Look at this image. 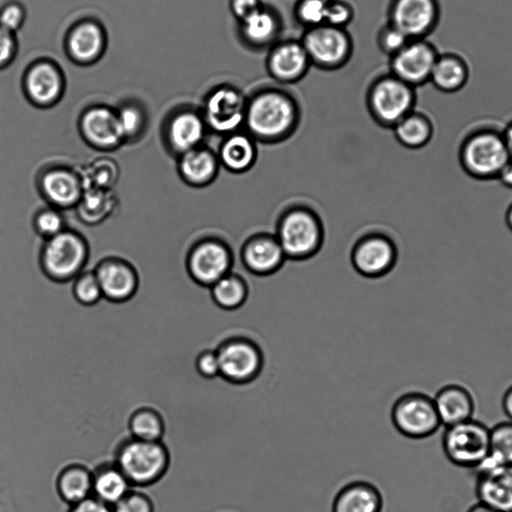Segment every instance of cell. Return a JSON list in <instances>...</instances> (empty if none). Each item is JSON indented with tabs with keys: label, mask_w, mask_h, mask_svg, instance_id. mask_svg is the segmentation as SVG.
I'll return each mask as SVG.
<instances>
[{
	"label": "cell",
	"mask_w": 512,
	"mask_h": 512,
	"mask_svg": "<svg viewBox=\"0 0 512 512\" xmlns=\"http://www.w3.org/2000/svg\"><path fill=\"white\" fill-rule=\"evenodd\" d=\"M257 157L252 138L243 133H231L222 143L218 160L229 171L242 173L249 170Z\"/></svg>",
	"instance_id": "31"
},
{
	"label": "cell",
	"mask_w": 512,
	"mask_h": 512,
	"mask_svg": "<svg viewBox=\"0 0 512 512\" xmlns=\"http://www.w3.org/2000/svg\"><path fill=\"white\" fill-rule=\"evenodd\" d=\"M22 88L26 99L37 108L55 106L65 91V78L61 68L49 59L32 63L25 71Z\"/></svg>",
	"instance_id": "12"
},
{
	"label": "cell",
	"mask_w": 512,
	"mask_h": 512,
	"mask_svg": "<svg viewBox=\"0 0 512 512\" xmlns=\"http://www.w3.org/2000/svg\"><path fill=\"white\" fill-rule=\"evenodd\" d=\"M368 107L374 118L384 126L393 128L414 110L415 88L390 74L377 78L367 95Z\"/></svg>",
	"instance_id": "5"
},
{
	"label": "cell",
	"mask_w": 512,
	"mask_h": 512,
	"mask_svg": "<svg viewBox=\"0 0 512 512\" xmlns=\"http://www.w3.org/2000/svg\"><path fill=\"white\" fill-rule=\"evenodd\" d=\"M299 110L294 98L277 88H264L247 100L244 124L261 140L285 137L296 124Z\"/></svg>",
	"instance_id": "1"
},
{
	"label": "cell",
	"mask_w": 512,
	"mask_h": 512,
	"mask_svg": "<svg viewBox=\"0 0 512 512\" xmlns=\"http://www.w3.org/2000/svg\"><path fill=\"white\" fill-rule=\"evenodd\" d=\"M26 19L25 8L15 0L4 1L0 5V26L16 34L21 30Z\"/></svg>",
	"instance_id": "41"
},
{
	"label": "cell",
	"mask_w": 512,
	"mask_h": 512,
	"mask_svg": "<svg viewBox=\"0 0 512 512\" xmlns=\"http://www.w3.org/2000/svg\"><path fill=\"white\" fill-rule=\"evenodd\" d=\"M502 409L510 421H512V385L505 391L502 397Z\"/></svg>",
	"instance_id": "50"
},
{
	"label": "cell",
	"mask_w": 512,
	"mask_h": 512,
	"mask_svg": "<svg viewBox=\"0 0 512 512\" xmlns=\"http://www.w3.org/2000/svg\"><path fill=\"white\" fill-rule=\"evenodd\" d=\"M505 223L508 229L512 232V203L508 206L505 212Z\"/></svg>",
	"instance_id": "53"
},
{
	"label": "cell",
	"mask_w": 512,
	"mask_h": 512,
	"mask_svg": "<svg viewBox=\"0 0 512 512\" xmlns=\"http://www.w3.org/2000/svg\"><path fill=\"white\" fill-rule=\"evenodd\" d=\"M17 51L16 34L0 26V71L7 69L14 62Z\"/></svg>",
	"instance_id": "46"
},
{
	"label": "cell",
	"mask_w": 512,
	"mask_h": 512,
	"mask_svg": "<svg viewBox=\"0 0 512 512\" xmlns=\"http://www.w3.org/2000/svg\"><path fill=\"white\" fill-rule=\"evenodd\" d=\"M397 141L409 149H421L427 146L434 136V124L431 118L415 109L393 126Z\"/></svg>",
	"instance_id": "33"
},
{
	"label": "cell",
	"mask_w": 512,
	"mask_h": 512,
	"mask_svg": "<svg viewBox=\"0 0 512 512\" xmlns=\"http://www.w3.org/2000/svg\"><path fill=\"white\" fill-rule=\"evenodd\" d=\"M263 5L262 0H229L230 12L238 22L260 9Z\"/></svg>",
	"instance_id": "47"
},
{
	"label": "cell",
	"mask_w": 512,
	"mask_h": 512,
	"mask_svg": "<svg viewBox=\"0 0 512 512\" xmlns=\"http://www.w3.org/2000/svg\"><path fill=\"white\" fill-rule=\"evenodd\" d=\"M502 130L482 126L469 131L458 148V161L462 170L480 181L497 179L509 161Z\"/></svg>",
	"instance_id": "2"
},
{
	"label": "cell",
	"mask_w": 512,
	"mask_h": 512,
	"mask_svg": "<svg viewBox=\"0 0 512 512\" xmlns=\"http://www.w3.org/2000/svg\"><path fill=\"white\" fill-rule=\"evenodd\" d=\"M438 0H392L389 22L408 38L426 39L438 25Z\"/></svg>",
	"instance_id": "14"
},
{
	"label": "cell",
	"mask_w": 512,
	"mask_h": 512,
	"mask_svg": "<svg viewBox=\"0 0 512 512\" xmlns=\"http://www.w3.org/2000/svg\"><path fill=\"white\" fill-rule=\"evenodd\" d=\"M92 473V496L110 506L132 489L130 482L115 463L100 465Z\"/></svg>",
	"instance_id": "30"
},
{
	"label": "cell",
	"mask_w": 512,
	"mask_h": 512,
	"mask_svg": "<svg viewBox=\"0 0 512 512\" xmlns=\"http://www.w3.org/2000/svg\"><path fill=\"white\" fill-rule=\"evenodd\" d=\"M113 512H155L154 504L145 493L132 488L112 506Z\"/></svg>",
	"instance_id": "42"
},
{
	"label": "cell",
	"mask_w": 512,
	"mask_h": 512,
	"mask_svg": "<svg viewBox=\"0 0 512 512\" xmlns=\"http://www.w3.org/2000/svg\"><path fill=\"white\" fill-rule=\"evenodd\" d=\"M490 428L477 420L445 427L442 449L454 465L476 469L489 454Z\"/></svg>",
	"instance_id": "4"
},
{
	"label": "cell",
	"mask_w": 512,
	"mask_h": 512,
	"mask_svg": "<svg viewBox=\"0 0 512 512\" xmlns=\"http://www.w3.org/2000/svg\"><path fill=\"white\" fill-rule=\"evenodd\" d=\"M80 129L84 138L100 149H112L123 140L116 110L106 105L87 108L80 118Z\"/></svg>",
	"instance_id": "19"
},
{
	"label": "cell",
	"mask_w": 512,
	"mask_h": 512,
	"mask_svg": "<svg viewBox=\"0 0 512 512\" xmlns=\"http://www.w3.org/2000/svg\"><path fill=\"white\" fill-rule=\"evenodd\" d=\"M322 237L321 226L309 211L295 209L281 220L276 236L286 256L305 258L317 250Z\"/></svg>",
	"instance_id": "10"
},
{
	"label": "cell",
	"mask_w": 512,
	"mask_h": 512,
	"mask_svg": "<svg viewBox=\"0 0 512 512\" xmlns=\"http://www.w3.org/2000/svg\"><path fill=\"white\" fill-rule=\"evenodd\" d=\"M439 56L436 47L426 39H412L390 57L391 74L416 88L429 82Z\"/></svg>",
	"instance_id": "13"
},
{
	"label": "cell",
	"mask_w": 512,
	"mask_h": 512,
	"mask_svg": "<svg viewBox=\"0 0 512 512\" xmlns=\"http://www.w3.org/2000/svg\"><path fill=\"white\" fill-rule=\"evenodd\" d=\"M238 23L241 40L254 49L270 48L277 42L282 29L280 16L265 4Z\"/></svg>",
	"instance_id": "21"
},
{
	"label": "cell",
	"mask_w": 512,
	"mask_h": 512,
	"mask_svg": "<svg viewBox=\"0 0 512 512\" xmlns=\"http://www.w3.org/2000/svg\"><path fill=\"white\" fill-rule=\"evenodd\" d=\"M391 418L397 431L411 439L430 437L441 426L433 398L421 392L400 396L392 407Z\"/></svg>",
	"instance_id": "8"
},
{
	"label": "cell",
	"mask_w": 512,
	"mask_h": 512,
	"mask_svg": "<svg viewBox=\"0 0 512 512\" xmlns=\"http://www.w3.org/2000/svg\"><path fill=\"white\" fill-rule=\"evenodd\" d=\"M410 40L402 31L390 23L379 31L377 37L379 49L389 57L399 52Z\"/></svg>",
	"instance_id": "40"
},
{
	"label": "cell",
	"mask_w": 512,
	"mask_h": 512,
	"mask_svg": "<svg viewBox=\"0 0 512 512\" xmlns=\"http://www.w3.org/2000/svg\"><path fill=\"white\" fill-rule=\"evenodd\" d=\"M300 41L311 64L323 70L343 67L353 52V41L347 30L329 24L307 28Z\"/></svg>",
	"instance_id": "7"
},
{
	"label": "cell",
	"mask_w": 512,
	"mask_h": 512,
	"mask_svg": "<svg viewBox=\"0 0 512 512\" xmlns=\"http://www.w3.org/2000/svg\"><path fill=\"white\" fill-rule=\"evenodd\" d=\"M475 492L481 502L499 512H512V465L476 471Z\"/></svg>",
	"instance_id": "18"
},
{
	"label": "cell",
	"mask_w": 512,
	"mask_h": 512,
	"mask_svg": "<svg viewBox=\"0 0 512 512\" xmlns=\"http://www.w3.org/2000/svg\"><path fill=\"white\" fill-rule=\"evenodd\" d=\"M116 115L124 140L137 135L145 124V113L136 104L126 103L120 106Z\"/></svg>",
	"instance_id": "38"
},
{
	"label": "cell",
	"mask_w": 512,
	"mask_h": 512,
	"mask_svg": "<svg viewBox=\"0 0 512 512\" xmlns=\"http://www.w3.org/2000/svg\"><path fill=\"white\" fill-rule=\"evenodd\" d=\"M206 127L200 113L191 109L182 110L174 114L168 123L170 145L181 154L197 148L204 138Z\"/></svg>",
	"instance_id": "24"
},
{
	"label": "cell",
	"mask_w": 512,
	"mask_h": 512,
	"mask_svg": "<svg viewBox=\"0 0 512 512\" xmlns=\"http://www.w3.org/2000/svg\"><path fill=\"white\" fill-rule=\"evenodd\" d=\"M93 473L83 465L72 464L64 467L56 479L59 499L67 506L92 496Z\"/></svg>",
	"instance_id": "29"
},
{
	"label": "cell",
	"mask_w": 512,
	"mask_h": 512,
	"mask_svg": "<svg viewBox=\"0 0 512 512\" xmlns=\"http://www.w3.org/2000/svg\"><path fill=\"white\" fill-rule=\"evenodd\" d=\"M285 257L277 238L268 235H259L247 241L242 254L246 267L256 274L276 271Z\"/></svg>",
	"instance_id": "25"
},
{
	"label": "cell",
	"mask_w": 512,
	"mask_h": 512,
	"mask_svg": "<svg viewBox=\"0 0 512 512\" xmlns=\"http://www.w3.org/2000/svg\"><path fill=\"white\" fill-rule=\"evenodd\" d=\"M211 289L213 301L217 306L225 310H234L242 306L247 298L245 282L236 275L228 273Z\"/></svg>",
	"instance_id": "36"
},
{
	"label": "cell",
	"mask_w": 512,
	"mask_h": 512,
	"mask_svg": "<svg viewBox=\"0 0 512 512\" xmlns=\"http://www.w3.org/2000/svg\"><path fill=\"white\" fill-rule=\"evenodd\" d=\"M497 465H512V421H504L490 429L489 454L477 467L484 469Z\"/></svg>",
	"instance_id": "34"
},
{
	"label": "cell",
	"mask_w": 512,
	"mask_h": 512,
	"mask_svg": "<svg viewBox=\"0 0 512 512\" xmlns=\"http://www.w3.org/2000/svg\"><path fill=\"white\" fill-rule=\"evenodd\" d=\"M435 408L445 427L472 419L475 402L471 393L458 384H448L440 388L433 397Z\"/></svg>",
	"instance_id": "23"
},
{
	"label": "cell",
	"mask_w": 512,
	"mask_h": 512,
	"mask_svg": "<svg viewBox=\"0 0 512 512\" xmlns=\"http://www.w3.org/2000/svg\"><path fill=\"white\" fill-rule=\"evenodd\" d=\"M265 66L275 81L293 84L304 78L312 64L301 41L287 39L270 47Z\"/></svg>",
	"instance_id": "15"
},
{
	"label": "cell",
	"mask_w": 512,
	"mask_h": 512,
	"mask_svg": "<svg viewBox=\"0 0 512 512\" xmlns=\"http://www.w3.org/2000/svg\"><path fill=\"white\" fill-rule=\"evenodd\" d=\"M354 17L352 5L345 0H329L325 24L345 28Z\"/></svg>",
	"instance_id": "44"
},
{
	"label": "cell",
	"mask_w": 512,
	"mask_h": 512,
	"mask_svg": "<svg viewBox=\"0 0 512 512\" xmlns=\"http://www.w3.org/2000/svg\"><path fill=\"white\" fill-rule=\"evenodd\" d=\"M328 3L329 0H298L295 17L306 29L325 24Z\"/></svg>",
	"instance_id": "37"
},
{
	"label": "cell",
	"mask_w": 512,
	"mask_h": 512,
	"mask_svg": "<svg viewBox=\"0 0 512 512\" xmlns=\"http://www.w3.org/2000/svg\"><path fill=\"white\" fill-rule=\"evenodd\" d=\"M467 512H499L481 502H477L473 506H471Z\"/></svg>",
	"instance_id": "52"
},
{
	"label": "cell",
	"mask_w": 512,
	"mask_h": 512,
	"mask_svg": "<svg viewBox=\"0 0 512 512\" xmlns=\"http://www.w3.org/2000/svg\"><path fill=\"white\" fill-rule=\"evenodd\" d=\"M107 44L103 27L91 19L74 24L65 37V51L71 61L78 65H90L98 61Z\"/></svg>",
	"instance_id": "16"
},
{
	"label": "cell",
	"mask_w": 512,
	"mask_h": 512,
	"mask_svg": "<svg viewBox=\"0 0 512 512\" xmlns=\"http://www.w3.org/2000/svg\"><path fill=\"white\" fill-rule=\"evenodd\" d=\"M131 438L143 441H161L164 435V421L152 408H139L128 419Z\"/></svg>",
	"instance_id": "35"
},
{
	"label": "cell",
	"mask_w": 512,
	"mask_h": 512,
	"mask_svg": "<svg viewBox=\"0 0 512 512\" xmlns=\"http://www.w3.org/2000/svg\"><path fill=\"white\" fill-rule=\"evenodd\" d=\"M66 512H113V508L96 497L90 496L69 506Z\"/></svg>",
	"instance_id": "48"
},
{
	"label": "cell",
	"mask_w": 512,
	"mask_h": 512,
	"mask_svg": "<svg viewBox=\"0 0 512 512\" xmlns=\"http://www.w3.org/2000/svg\"><path fill=\"white\" fill-rule=\"evenodd\" d=\"M218 164V157L211 151L197 147L181 154L179 170L188 183L202 186L215 178Z\"/></svg>",
	"instance_id": "32"
},
{
	"label": "cell",
	"mask_w": 512,
	"mask_h": 512,
	"mask_svg": "<svg viewBox=\"0 0 512 512\" xmlns=\"http://www.w3.org/2000/svg\"><path fill=\"white\" fill-rule=\"evenodd\" d=\"M497 179L503 186L512 189V158L502 168Z\"/></svg>",
	"instance_id": "49"
},
{
	"label": "cell",
	"mask_w": 512,
	"mask_h": 512,
	"mask_svg": "<svg viewBox=\"0 0 512 512\" xmlns=\"http://www.w3.org/2000/svg\"><path fill=\"white\" fill-rule=\"evenodd\" d=\"M397 250L394 243L381 235L369 236L358 242L353 252L356 269L366 276H380L395 264Z\"/></svg>",
	"instance_id": "20"
},
{
	"label": "cell",
	"mask_w": 512,
	"mask_h": 512,
	"mask_svg": "<svg viewBox=\"0 0 512 512\" xmlns=\"http://www.w3.org/2000/svg\"><path fill=\"white\" fill-rule=\"evenodd\" d=\"M102 295L110 302L123 303L134 295L137 276L132 267L124 262H103L95 273Z\"/></svg>",
	"instance_id": "22"
},
{
	"label": "cell",
	"mask_w": 512,
	"mask_h": 512,
	"mask_svg": "<svg viewBox=\"0 0 512 512\" xmlns=\"http://www.w3.org/2000/svg\"><path fill=\"white\" fill-rule=\"evenodd\" d=\"M74 297L83 306H93L103 297L95 273H86L80 276L73 289Z\"/></svg>",
	"instance_id": "39"
},
{
	"label": "cell",
	"mask_w": 512,
	"mask_h": 512,
	"mask_svg": "<svg viewBox=\"0 0 512 512\" xmlns=\"http://www.w3.org/2000/svg\"><path fill=\"white\" fill-rule=\"evenodd\" d=\"M45 197L59 207L76 204L82 195V186L78 177L66 169H53L44 174L41 181Z\"/></svg>",
	"instance_id": "28"
},
{
	"label": "cell",
	"mask_w": 512,
	"mask_h": 512,
	"mask_svg": "<svg viewBox=\"0 0 512 512\" xmlns=\"http://www.w3.org/2000/svg\"><path fill=\"white\" fill-rule=\"evenodd\" d=\"M114 463L132 488L150 486L159 481L169 465V453L161 441L130 438L117 449Z\"/></svg>",
	"instance_id": "3"
},
{
	"label": "cell",
	"mask_w": 512,
	"mask_h": 512,
	"mask_svg": "<svg viewBox=\"0 0 512 512\" xmlns=\"http://www.w3.org/2000/svg\"><path fill=\"white\" fill-rule=\"evenodd\" d=\"M194 369L199 377L212 380L220 375L218 356L215 349H203L194 358Z\"/></svg>",
	"instance_id": "43"
},
{
	"label": "cell",
	"mask_w": 512,
	"mask_h": 512,
	"mask_svg": "<svg viewBox=\"0 0 512 512\" xmlns=\"http://www.w3.org/2000/svg\"><path fill=\"white\" fill-rule=\"evenodd\" d=\"M220 375L225 381L243 385L255 380L261 373L264 357L259 345L244 336H233L221 341L215 349Z\"/></svg>",
	"instance_id": "6"
},
{
	"label": "cell",
	"mask_w": 512,
	"mask_h": 512,
	"mask_svg": "<svg viewBox=\"0 0 512 512\" xmlns=\"http://www.w3.org/2000/svg\"><path fill=\"white\" fill-rule=\"evenodd\" d=\"M87 258V247L83 239L69 231L48 238L42 252V264L47 274L65 280L76 275Z\"/></svg>",
	"instance_id": "11"
},
{
	"label": "cell",
	"mask_w": 512,
	"mask_h": 512,
	"mask_svg": "<svg viewBox=\"0 0 512 512\" xmlns=\"http://www.w3.org/2000/svg\"><path fill=\"white\" fill-rule=\"evenodd\" d=\"M248 98L230 84H219L203 98L202 117L217 133H234L245 122Z\"/></svg>",
	"instance_id": "9"
},
{
	"label": "cell",
	"mask_w": 512,
	"mask_h": 512,
	"mask_svg": "<svg viewBox=\"0 0 512 512\" xmlns=\"http://www.w3.org/2000/svg\"><path fill=\"white\" fill-rule=\"evenodd\" d=\"M469 75V66L463 57L455 53H444L439 54L429 82L443 93H455L464 88Z\"/></svg>",
	"instance_id": "27"
},
{
	"label": "cell",
	"mask_w": 512,
	"mask_h": 512,
	"mask_svg": "<svg viewBox=\"0 0 512 512\" xmlns=\"http://www.w3.org/2000/svg\"><path fill=\"white\" fill-rule=\"evenodd\" d=\"M502 135L510 158H512V120L504 127Z\"/></svg>",
	"instance_id": "51"
},
{
	"label": "cell",
	"mask_w": 512,
	"mask_h": 512,
	"mask_svg": "<svg viewBox=\"0 0 512 512\" xmlns=\"http://www.w3.org/2000/svg\"><path fill=\"white\" fill-rule=\"evenodd\" d=\"M39 233L51 238L64 231V220L59 212L55 210H44L40 212L35 220Z\"/></svg>",
	"instance_id": "45"
},
{
	"label": "cell",
	"mask_w": 512,
	"mask_h": 512,
	"mask_svg": "<svg viewBox=\"0 0 512 512\" xmlns=\"http://www.w3.org/2000/svg\"><path fill=\"white\" fill-rule=\"evenodd\" d=\"M383 499L371 483L356 481L344 486L336 495L332 512H381Z\"/></svg>",
	"instance_id": "26"
},
{
	"label": "cell",
	"mask_w": 512,
	"mask_h": 512,
	"mask_svg": "<svg viewBox=\"0 0 512 512\" xmlns=\"http://www.w3.org/2000/svg\"><path fill=\"white\" fill-rule=\"evenodd\" d=\"M231 263L232 256L228 248L214 240L197 244L188 260L193 278L201 284L210 286L229 273Z\"/></svg>",
	"instance_id": "17"
}]
</instances>
